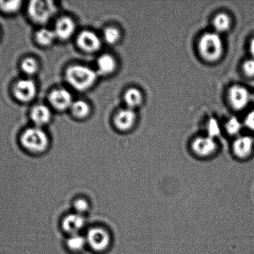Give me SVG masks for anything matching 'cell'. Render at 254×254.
I'll list each match as a JSON object with an SVG mask.
<instances>
[{
  "instance_id": "1",
  "label": "cell",
  "mask_w": 254,
  "mask_h": 254,
  "mask_svg": "<svg viewBox=\"0 0 254 254\" xmlns=\"http://www.w3.org/2000/svg\"><path fill=\"white\" fill-rule=\"evenodd\" d=\"M20 143L30 153L41 154L49 146V138L46 132L40 127L27 128L20 137Z\"/></svg>"
},
{
  "instance_id": "2",
  "label": "cell",
  "mask_w": 254,
  "mask_h": 254,
  "mask_svg": "<svg viewBox=\"0 0 254 254\" xmlns=\"http://www.w3.org/2000/svg\"><path fill=\"white\" fill-rule=\"evenodd\" d=\"M96 72L85 66L74 65L66 72L69 83L77 90L84 91L91 88L96 79Z\"/></svg>"
},
{
  "instance_id": "3",
  "label": "cell",
  "mask_w": 254,
  "mask_h": 254,
  "mask_svg": "<svg viewBox=\"0 0 254 254\" xmlns=\"http://www.w3.org/2000/svg\"><path fill=\"white\" fill-rule=\"evenodd\" d=\"M201 56L208 62L220 59L223 52V43L217 32H206L201 37L198 44Z\"/></svg>"
},
{
  "instance_id": "4",
  "label": "cell",
  "mask_w": 254,
  "mask_h": 254,
  "mask_svg": "<svg viewBox=\"0 0 254 254\" xmlns=\"http://www.w3.org/2000/svg\"><path fill=\"white\" fill-rule=\"evenodd\" d=\"M87 246L94 252L101 253L109 248L111 237L108 231L102 227H93L85 235Z\"/></svg>"
},
{
  "instance_id": "5",
  "label": "cell",
  "mask_w": 254,
  "mask_h": 254,
  "mask_svg": "<svg viewBox=\"0 0 254 254\" xmlns=\"http://www.w3.org/2000/svg\"><path fill=\"white\" fill-rule=\"evenodd\" d=\"M56 12L53 1L35 0L30 2L28 12L30 17L37 23L48 22Z\"/></svg>"
},
{
  "instance_id": "6",
  "label": "cell",
  "mask_w": 254,
  "mask_h": 254,
  "mask_svg": "<svg viewBox=\"0 0 254 254\" xmlns=\"http://www.w3.org/2000/svg\"><path fill=\"white\" fill-rule=\"evenodd\" d=\"M229 101L236 110H242L248 105L251 95L248 89L239 85L231 86L228 93Z\"/></svg>"
},
{
  "instance_id": "7",
  "label": "cell",
  "mask_w": 254,
  "mask_h": 254,
  "mask_svg": "<svg viewBox=\"0 0 254 254\" xmlns=\"http://www.w3.org/2000/svg\"><path fill=\"white\" fill-rule=\"evenodd\" d=\"M13 93L17 100L26 103L31 101L36 95V84L31 79H21L15 84Z\"/></svg>"
},
{
  "instance_id": "8",
  "label": "cell",
  "mask_w": 254,
  "mask_h": 254,
  "mask_svg": "<svg viewBox=\"0 0 254 254\" xmlns=\"http://www.w3.org/2000/svg\"><path fill=\"white\" fill-rule=\"evenodd\" d=\"M86 225L85 218L84 215L72 213L65 216L62 221V228L69 236L81 233Z\"/></svg>"
},
{
  "instance_id": "9",
  "label": "cell",
  "mask_w": 254,
  "mask_h": 254,
  "mask_svg": "<svg viewBox=\"0 0 254 254\" xmlns=\"http://www.w3.org/2000/svg\"><path fill=\"white\" fill-rule=\"evenodd\" d=\"M49 101L54 108L59 111L71 108L73 103L71 94L65 89H57L52 91L49 96Z\"/></svg>"
},
{
  "instance_id": "10",
  "label": "cell",
  "mask_w": 254,
  "mask_h": 254,
  "mask_svg": "<svg viewBox=\"0 0 254 254\" xmlns=\"http://www.w3.org/2000/svg\"><path fill=\"white\" fill-rule=\"evenodd\" d=\"M77 43L82 50L88 52L98 51L101 46V41L98 36L89 31H85L80 34Z\"/></svg>"
},
{
  "instance_id": "11",
  "label": "cell",
  "mask_w": 254,
  "mask_h": 254,
  "mask_svg": "<svg viewBox=\"0 0 254 254\" xmlns=\"http://www.w3.org/2000/svg\"><path fill=\"white\" fill-rule=\"evenodd\" d=\"M136 113L133 109L127 108L118 112L114 118V125L122 131L128 130L136 121Z\"/></svg>"
},
{
  "instance_id": "12",
  "label": "cell",
  "mask_w": 254,
  "mask_h": 254,
  "mask_svg": "<svg viewBox=\"0 0 254 254\" xmlns=\"http://www.w3.org/2000/svg\"><path fill=\"white\" fill-rule=\"evenodd\" d=\"M216 144L212 137H199L195 139L192 144V148L195 153L201 156L210 155L215 151Z\"/></svg>"
},
{
  "instance_id": "13",
  "label": "cell",
  "mask_w": 254,
  "mask_h": 254,
  "mask_svg": "<svg viewBox=\"0 0 254 254\" xmlns=\"http://www.w3.org/2000/svg\"><path fill=\"white\" fill-rule=\"evenodd\" d=\"M234 151L241 158H246L253 154L254 140L252 137L244 136L236 139L234 144Z\"/></svg>"
},
{
  "instance_id": "14",
  "label": "cell",
  "mask_w": 254,
  "mask_h": 254,
  "mask_svg": "<svg viewBox=\"0 0 254 254\" xmlns=\"http://www.w3.org/2000/svg\"><path fill=\"white\" fill-rule=\"evenodd\" d=\"M75 23L69 17H63L58 19L55 26L54 32L56 37L66 40L70 38L75 31Z\"/></svg>"
},
{
  "instance_id": "15",
  "label": "cell",
  "mask_w": 254,
  "mask_h": 254,
  "mask_svg": "<svg viewBox=\"0 0 254 254\" xmlns=\"http://www.w3.org/2000/svg\"><path fill=\"white\" fill-rule=\"evenodd\" d=\"M31 118L37 127L43 126L51 121V112L46 106H36L32 109Z\"/></svg>"
},
{
  "instance_id": "16",
  "label": "cell",
  "mask_w": 254,
  "mask_h": 254,
  "mask_svg": "<svg viewBox=\"0 0 254 254\" xmlns=\"http://www.w3.org/2000/svg\"><path fill=\"white\" fill-rule=\"evenodd\" d=\"M86 246L85 236L82 235L81 233L69 236L66 241L67 248L75 253L82 252Z\"/></svg>"
},
{
  "instance_id": "17",
  "label": "cell",
  "mask_w": 254,
  "mask_h": 254,
  "mask_svg": "<svg viewBox=\"0 0 254 254\" xmlns=\"http://www.w3.org/2000/svg\"><path fill=\"white\" fill-rule=\"evenodd\" d=\"M116 66L115 60L108 54L101 56L97 61L98 69L102 74H108L112 73Z\"/></svg>"
},
{
  "instance_id": "18",
  "label": "cell",
  "mask_w": 254,
  "mask_h": 254,
  "mask_svg": "<svg viewBox=\"0 0 254 254\" xmlns=\"http://www.w3.org/2000/svg\"><path fill=\"white\" fill-rule=\"evenodd\" d=\"M124 101L128 108L134 109L140 106L143 102V95L138 89H129L124 94Z\"/></svg>"
},
{
  "instance_id": "19",
  "label": "cell",
  "mask_w": 254,
  "mask_h": 254,
  "mask_svg": "<svg viewBox=\"0 0 254 254\" xmlns=\"http://www.w3.org/2000/svg\"><path fill=\"white\" fill-rule=\"evenodd\" d=\"M231 24L230 17L225 13L218 14L213 19V27L218 32L227 31L230 29Z\"/></svg>"
},
{
  "instance_id": "20",
  "label": "cell",
  "mask_w": 254,
  "mask_h": 254,
  "mask_svg": "<svg viewBox=\"0 0 254 254\" xmlns=\"http://www.w3.org/2000/svg\"><path fill=\"white\" fill-rule=\"evenodd\" d=\"M72 114L76 118L82 119L86 118L89 113L88 104L82 100L73 102L71 107Z\"/></svg>"
},
{
  "instance_id": "21",
  "label": "cell",
  "mask_w": 254,
  "mask_h": 254,
  "mask_svg": "<svg viewBox=\"0 0 254 254\" xmlns=\"http://www.w3.org/2000/svg\"><path fill=\"white\" fill-rule=\"evenodd\" d=\"M56 37L54 31L46 28L39 30L36 34L37 41L41 46H49L54 42Z\"/></svg>"
},
{
  "instance_id": "22",
  "label": "cell",
  "mask_w": 254,
  "mask_h": 254,
  "mask_svg": "<svg viewBox=\"0 0 254 254\" xmlns=\"http://www.w3.org/2000/svg\"><path fill=\"white\" fill-rule=\"evenodd\" d=\"M21 1H0V11L11 14L16 12L21 6Z\"/></svg>"
},
{
  "instance_id": "23",
  "label": "cell",
  "mask_w": 254,
  "mask_h": 254,
  "mask_svg": "<svg viewBox=\"0 0 254 254\" xmlns=\"http://www.w3.org/2000/svg\"><path fill=\"white\" fill-rule=\"evenodd\" d=\"M74 213L84 215L88 212L89 209V203L88 200L83 198H79L75 200L73 203Z\"/></svg>"
},
{
  "instance_id": "24",
  "label": "cell",
  "mask_w": 254,
  "mask_h": 254,
  "mask_svg": "<svg viewBox=\"0 0 254 254\" xmlns=\"http://www.w3.org/2000/svg\"><path fill=\"white\" fill-rule=\"evenodd\" d=\"M21 68L25 73L32 75L36 73L38 69V64L34 59L27 58L22 61Z\"/></svg>"
},
{
  "instance_id": "25",
  "label": "cell",
  "mask_w": 254,
  "mask_h": 254,
  "mask_svg": "<svg viewBox=\"0 0 254 254\" xmlns=\"http://www.w3.org/2000/svg\"><path fill=\"white\" fill-rule=\"evenodd\" d=\"M120 34L118 30L114 27H109L104 32V39L109 44H116L118 41Z\"/></svg>"
},
{
  "instance_id": "26",
  "label": "cell",
  "mask_w": 254,
  "mask_h": 254,
  "mask_svg": "<svg viewBox=\"0 0 254 254\" xmlns=\"http://www.w3.org/2000/svg\"><path fill=\"white\" fill-rule=\"evenodd\" d=\"M226 128L229 133L235 134L240 131L241 128H242V124L238 118L233 117V118L229 119L227 123H226Z\"/></svg>"
},
{
  "instance_id": "27",
  "label": "cell",
  "mask_w": 254,
  "mask_h": 254,
  "mask_svg": "<svg viewBox=\"0 0 254 254\" xmlns=\"http://www.w3.org/2000/svg\"><path fill=\"white\" fill-rule=\"evenodd\" d=\"M243 71L246 76L254 77V59L245 61L243 64Z\"/></svg>"
},
{
  "instance_id": "28",
  "label": "cell",
  "mask_w": 254,
  "mask_h": 254,
  "mask_svg": "<svg viewBox=\"0 0 254 254\" xmlns=\"http://www.w3.org/2000/svg\"><path fill=\"white\" fill-rule=\"evenodd\" d=\"M208 132L210 134V136L217 135L220 133V127L218 126L217 122L215 120V119H212L209 123L208 125Z\"/></svg>"
},
{
  "instance_id": "29",
  "label": "cell",
  "mask_w": 254,
  "mask_h": 254,
  "mask_svg": "<svg viewBox=\"0 0 254 254\" xmlns=\"http://www.w3.org/2000/svg\"><path fill=\"white\" fill-rule=\"evenodd\" d=\"M245 124L248 129L254 131V110L251 111L246 116Z\"/></svg>"
},
{
  "instance_id": "30",
  "label": "cell",
  "mask_w": 254,
  "mask_h": 254,
  "mask_svg": "<svg viewBox=\"0 0 254 254\" xmlns=\"http://www.w3.org/2000/svg\"><path fill=\"white\" fill-rule=\"evenodd\" d=\"M250 50L251 54L254 57V37L250 42Z\"/></svg>"
}]
</instances>
